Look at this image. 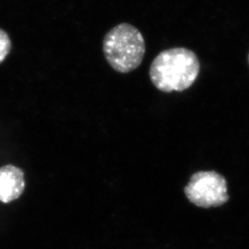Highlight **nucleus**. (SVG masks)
Returning a JSON list of instances; mask_svg holds the SVG:
<instances>
[{"mask_svg": "<svg viewBox=\"0 0 249 249\" xmlns=\"http://www.w3.org/2000/svg\"><path fill=\"white\" fill-rule=\"evenodd\" d=\"M197 55L186 48H172L156 56L151 64L149 76L160 91L181 92L195 83L199 74Z\"/></svg>", "mask_w": 249, "mask_h": 249, "instance_id": "f257e3e1", "label": "nucleus"}, {"mask_svg": "<svg viewBox=\"0 0 249 249\" xmlns=\"http://www.w3.org/2000/svg\"><path fill=\"white\" fill-rule=\"evenodd\" d=\"M104 56L116 72L127 73L141 66L145 54L143 35L132 24H118L107 33L103 41Z\"/></svg>", "mask_w": 249, "mask_h": 249, "instance_id": "f03ea898", "label": "nucleus"}, {"mask_svg": "<svg viewBox=\"0 0 249 249\" xmlns=\"http://www.w3.org/2000/svg\"><path fill=\"white\" fill-rule=\"evenodd\" d=\"M185 194L192 203L203 208L219 207L229 199L226 179L214 171L195 173L185 187Z\"/></svg>", "mask_w": 249, "mask_h": 249, "instance_id": "7ed1b4c3", "label": "nucleus"}, {"mask_svg": "<svg viewBox=\"0 0 249 249\" xmlns=\"http://www.w3.org/2000/svg\"><path fill=\"white\" fill-rule=\"evenodd\" d=\"M24 173L14 165L0 169V201L4 203L17 199L24 190Z\"/></svg>", "mask_w": 249, "mask_h": 249, "instance_id": "20e7f679", "label": "nucleus"}, {"mask_svg": "<svg viewBox=\"0 0 249 249\" xmlns=\"http://www.w3.org/2000/svg\"><path fill=\"white\" fill-rule=\"evenodd\" d=\"M12 49V41L6 31L0 28V64L4 61Z\"/></svg>", "mask_w": 249, "mask_h": 249, "instance_id": "39448f33", "label": "nucleus"}, {"mask_svg": "<svg viewBox=\"0 0 249 249\" xmlns=\"http://www.w3.org/2000/svg\"><path fill=\"white\" fill-rule=\"evenodd\" d=\"M248 59H249V56H248Z\"/></svg>", "mask_w": 249, "mask_h": 249, "instance_id": "423d86ee", "label": "nucleus"}]
</instances>
